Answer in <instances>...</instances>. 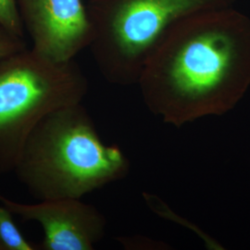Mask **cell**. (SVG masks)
<instances>
[{
  "instance_id": "6da1fadb",
  "label": "cell",
  "mask_w": 250,
  "mask_h": 250,
  "mask_svg": "<svg viewBox=\"0 0 250 250\" xmlns=\"http://www.w3.org/2000/svg\"><path fill=\"white\" fill-rule=\"evenodd\" d=\"M137 84L146 107L175 127L229 112L250 86V19L229 7L181 20Z\"/></svg>"
},
{
  "instance_id": "7a4b0ae2",
  "label": "cell",
  "mask_w": 250,
  "mask_h": 250,
  "mask_svg": "<svg viewBox=\"0 0 250 250\" xmlns=\"http://www.w3.org/2000/svg\"><path fill=\"white\" fill-rule=\"evenodd\" d=\"M130 161L99 136L82 103L55 110L29 134L13 172L39 200L81 198L125 178Z\"/></svg>"
},
{
  "instance_id": "3957f363",
  "label": "cell",
  "mask_w": 250,
  "mask_h": 250,
  "mask_svg": "<svg viewBox=\"0 0 250 250\" xmlns=\"http://www.w3.org/2000/svg\"><path fill=\"white\" fill-rule=\"evenodd\" d=\"M235 0H89V47L106 80L138 83L144 67L170 28L200 11L232 7Z\"/></svg>"
},
{
  "instance_id": "277c9868",
  "label": "cell",
  "mask_w": 250,
  "mask_h": 250,
  "mask_svg": "<svg viewBox=\"0 0 250 250\" xmlns=\"http://www.w3.org/2000/svg\"><path fill=\"white\" fill-rule=\"evenodd\" d=\"M88 81L73 61L25 48L0 60V174L13 172L29 134L45 117L82 103Z\"/></svg>"
},
{
  "instance_id": "5b68a950",
  "label": "cell",
  "mask_w": 250,
  "mask_h": 250,
  "mask_svg": "<svg viewBox=\"0 0 250 250\" xmlns=\"http://www.w3.org/2000/svg\"><path fill=\"white\" fill-rule=\"evenodd\" d=\"M0 202L24 222L40 224L41 250H92L105 235L107 221L94 206L81 198H57L25 204L0 194Z\"/></svg>"
},
{
  "instance_id": "8992f818",
  "label": "cell",
  "mask_w": 250,
  "mask_h": 250,
  "mask_svg": "<svg viewBox=\"0 0 250 250\" xmlns=\"http://www.w3.org/2000/svg\"><path fill=\"white\" fill-rule=\"evenodd\" d=\"M33 49L59 62L73 61L88 47L93 29L83 0H18Z\"/></svg>"
},
{
  "instance_id": "52a82bcc",
  "label": "cell",
  "mask_w": 250,
  "mask_h": 250,
  "mask_svg": "<svg viewBox=\"0 0 250 250\" xmlns=\"http://www.w3.org/2000/svg\"><path fill=\"white\" fill-rule=\"evenodd\" d=\"M14 214L0 202V250H36L38 247L28 241L15 224Z\"/></svg>"
},
{
  "instance_id": "ba28073f",
  "label": "cell",
  "mask_w": 250,
  "mask_h": 250,
  "mask_svg": "<svg viewBox=\"0 0 250 250\" xmlns=\"http://www.w3.org/2000/svg\"><path fill=\"white\" fill-rule=\"evenodd\" d=\"M0 23L11 33L24 36V26L19 11L18 0H0Z\"/></svg>"
},
{
  "instance_id": "9c48e42d",
  "label": "cell",
  "mask_w": 250,
  "mask_h": 250,
  "mask_svg": "<svg viewBox=\"0 0 250 250\" xmlns=\"http://www.w3.org/2000/svg\"><path fill=\"white\" fill-rule=\"evenodd\" d=\"M27 48L23 37L11 33L0 23V60Z\"/></svg>"
}]
</instances>
